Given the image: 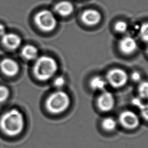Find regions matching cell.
Masks as SVG:
<instances>
[{
  "label": "cell",
  "instance_id": "cell-1",
  "mask_svg": "<svg viewBox=\"0 0 148 148\" xmlns=\"http://www.w3.org/2000/svg\"><path fill=\"white\" fill-rule=\"evenodd\" d=\"M23 114L16 109H12L5 112L1 117L0 127L7 135L15 136L19 135L24 127Z\"/></svg>",
  "mask_w": 148,
  "mask_h": 148
},
{
  "label": "cell",
  "instance_id": "cell-2",
  "mask_svg": "<svg viewBox=\"0 0 148 148\" xmlns=\"http://www.w3.org/2000/svg\"><path fill=\"white\" fill-rule=\"evenodd\" d=\"M58 69L57 61L52 57L46 56L37 58L33 68L35 77L40 81H46L51 79Z\"/></svg>",
  "mask_w": 148,
  "mask_h": 148
},
{
  "label": "cell",
  "instance_id": "cell-3",
  "mask_svg": "<svg viewBox=\"0 0 148 148\" xmlns=\"http://www.w3.org/2000/svg\"><path fill=\"white\" fill-rule=\"evenodd\" d=\"M70 102V98L67 93L62 91H57L47 98L46 108L52 114H60L68 109Z\"/></svg>",
  "mask_w": 148,
  "mask_h": 148
},
{
  "label": "cell",
  "instance_id": "cell-4",
  "mask_svg": "<svg viewBox=\"0 0 148 148\" xmlns=\"http://www.w3.org/2000/svg\"><path fill=\"white\" fill-rule=\"evenodd\" d=\"M35 22L37 27L44 32H50L57 26V21L54 14L50 10H43L35 16Z\"/></svg>",
  "mask_w": 148,
  "mask_h": 148
},
{
  "label": "cell",
  "instance_id": "cell-5",
  "mask_svg": "<svg viewBox=\"0 0 148 148\" xmlns=\"http://www.w3.org/2000/svg\"><path fill=\"white\" fill-rule=\"evenodd\" d=\"M107 83L114 88H119L124 86L128 79L127 72L120 68H113L106 74Z\"/></svg>",
  "mask_w": 148,
  "mask_h": 148
},
{
  "label": "cell",
  "instance_id": "cell-6",
  "mask_svg": "<svg viewBox=\"0 0 148 148\" xmlns=\"http://www.w3.org/2000/svg\"><path fill=\"white\" fill-rule=\"evenodd\" d=\"M119 121L125 128L134 129L139 124V119L138 115L131 110H125L119 116Z\"/></svg>",
  "mask_w": 148,
  "mask_h": 148
},
{
  "label": "cell",
  "instance_id": "cell-7",
  "mask_svg": "<svg viewBox=\"0 0 148 148\" xmlns=\"http://www.w3.org/2000/svg\"><path fill=\"white\" fill-rule=\"evenodd\" d=\"M114 102L115 100L113 94L106 91H103L97 99V105L99 109L103 112L111 110L114 107Z\"/></svg>",
  "mask_w": 148,
  "mask_h": 148
},
{
  "label": "cell",
  "instance_id": "cell-8",
  "mask_svg": "<svg viewBox=\"0 0 148 148\" xmlns=\"http://www.w3.org/2000/svg\"><path fill=\"white\" fill-rule=\"evenodd\" d=\"M0 68L2 73L8 76L16 75L19 71V66L14 60L6 58L0 62Z\"/></svg>",
  "mask_w": 148,
  "mask_h": 148
},
{
  "label": "cell",
  "instance_id": "cell-9",
  "mask_svg": "<svg viewBox=\"0 0 148 148\" xmlns=\"http://www.w3.org/2000/svg\"><path fill=\"white\" fill-rule=\"evenodd\" d=\"M102 18L101 13L95 9H87L83 12L81 19L84 24L88 26L98 24Z\"/></svg>",
  "mask_w": 148,
  "mask_h": 148
},
{
  "label": "cell",
  "instance_id": "cell-10",
  "mask_svg": "<svg viewBox=\"0 0 148 148\" xmlns=\"http://www.w3.org/2000/svg\"><path fill=\"white\" fill-rule=\"evenodd\" d=\"M137 42L135 39L130 36L123 37L119 42V47L121 52L125 54H131L137 49Z\"/></svg>",
  "mask_w": 148,
  "mask_h": 148
},
{
  "label": "cell",
  "instance_id": "cell-11",
  "mask_svg": "<svg viewBox=\"0 0 148 148\" xmlns=\"http://www.w3.org/2000/svg\"><path fill=\"white\" fill-rule=\"evenodd\" d=\"M2 43L7 49L15 50L21 45V39L17 34L6 33L2 36Z\"/></svg>",
  "mask_w": 148,
  "mask_h": 148
},
{
  "label": "cell",
  "instance_id": "cell-12",
  "mask_svg": "<svg viewBox=\"0 0 148 148\" xmlns=\"http://www.w3.org/2000/svg\"><path fill=\"white\" fill-rule=\"evenodd\" d=\"M54 11L59 15L66 17L70 15L73 11V5L68 1H61L57 3L54 8Z\"/></svg>",
  "mask_w": 148,
  "mask_h": 148
},
{
  "label": "cell",
  "instance_id": "cell-13",
  "mask_svg": "<svg viewBox=\"0 0 148 148\" xmlns=\"http://www.w3.org/2000/svg\"><path fill=\"white\" fill-rule=\"evenodd\" d=\"M21 56L27 60H34L37 58L38 50L36 47L31 45H25L21 50Z\"/></svg>",
  "mask_w": 148,
  "mask_h": 148
},
{
  "label": "cell",
  "instance_id": "cell-14",
  "mask_svg": "<svg viewBox=\"0 0 148 148\" xmlns=\"http://www.w3.org/2000/svg\"><path fill=\"white\" fill-rule=\"evenodd\" d=\"M107 83L106 79L100 76H95L90 80V86L94 91H103L106 87Z\"/></svg>",
  "mask_w": 148,
  "mask_h": 148
},
{
  "label": "cell",
  "instance_id": "cell-15",
  "mask_svg": "<svg viewBox=\"0 0 148 148\" xmlns=\"http://www.w3.org/2000/svg\"><path fill=\"white\" fill-rule=\"evenodd\" d=\"M102 126L106 131H111L116 128L117 126V122L113 117H105L102 121Z\"/></svg>",
  "mask_w": 148,
  "mask_h": 148
},
{
  "label": "cell",
  "instance_id": "cell-16",
  "mask_svg": "<svg viewBox=\"0 0 148 148\" xmlns=\"http://www.w3.org/2000/svg\"><path fill=\"white\" fill-rule=\"evenodd\" d=\"M138 92L142 99H148V82L143 81L140 83L138 88Z\"/></svg>",
  "mask_w": 148,
  "mask_h": 148
},
{
  "label": "cell",
  "instance_id": "cell-17",
  "mask_svg": "<svg viewBox=\"0 0 148 148\" xmlns=\"http://www.w3.org/2000/svg\"><path fill=\"white\" fill-rule=\"evenodd\" d=\"M139 34L143 40L148 42V23H145L141 25L139 30Z\"/></svg>",
  "mask_w": 148,
  "mask_h": 148
},
{
  "label": "cell",
  "instance_id": "cell-18",
  "mask_svg": "<svg viewBox=\"0 0 148 148\" xmlns=\"http://www.w3.org/2000/svg\"><path fill=\"white\" fill-rule=\"evenodd\" d=\"M116 31L120 33H123L126 32L128 29V25L126 22L124 21H119L116 23L114 25Z\"/></svg>",
  "mask_w": 148,
  "mask_h": 148
},
{
  "label": "cell",
  "instance_id": "cell-19",
  "mask_svg": "<svg viewBox=\"0 0 148 148\" xmlns=\"http://www.w3.org/2000/svg\"><path fill=\"white\" fill-rule=\"evenodd\" d=\"M9 89L3 86H0V103L4 102L9 97Z\"/></svg>",
  "mask_w": 148,
  "mask_h": 148
},
{
  "label": "cell",
  "instance_id": "cell-20",
  "mask_svg": "<svg viewBox=\"0 0 148 148\" xmlns=\"http://www.w3.org/2000/svg\"><path fill=\"white\" fill-rule=\"evenodd\" d=\"M137 108L139 109L142 117L148 121V103L145 104L142 102Z\"/></svg>",
  "mask_w": 148,
  "mask_h": 148
},
{
  "label": "cell",
  "instance_id": "cell-21",
  "mask_svg": "<svg viewBox=\"0 0 148 148\" xmlns=\"http://www.w3.org/2000/svg\"><path fill=\"white\" fill-rule=\"evenodd\" d=\"M53 84H54V86L56 88H61V87H62L65 85V79L62 76L57 77L54 79V80L53 82Z\"/></svg>",
  "mask_w": 148,
  "mask_h": 148
},
{
  "label": "cell",
  "instance_id": "cell-22",
  "mask_svg": "<svg viewBox=\"0 0 148 148\" xmlns=\"http://www.w3.org/2000/svg\"><path fill=\"white\" fill-rule=\"evenodd\" d=\"M131 79L135 82H139L141 80V75L140 74L136 71L133 72L131 75Z\"/></svg>",
  "mask_w": 148,
  "mask_h": 148
},
{
  "label": "cell",
  "instance_id": "cell-23",
  "mask_svg": "<svg viewBox=\"0 0 148 148\" xmlns=\"http://www.w3.org/2000/svg\"><path fill=\"white\" fill-rule=\"evenodd\" d=\"M5 34H6L5 27L3 24H0V36L2 37Z\"/></svg>",
  "mask_w": 148,
  "mask_h": 148
},
{
  "label": "cell",
  "instance_id": "cell-24",
  "mask_svg": "<svg viewBox=\"0 0 148 148\" xmlns=\"http://www.w3.org/2000/svg\"><path fill=\"white\" fill-rule=\"evenodd\" d=\"M147 54H148V47L147 48Z\"/></svg>",
  "mask_w": 148,
  "mask_h": 148
}]
</instances>
